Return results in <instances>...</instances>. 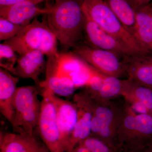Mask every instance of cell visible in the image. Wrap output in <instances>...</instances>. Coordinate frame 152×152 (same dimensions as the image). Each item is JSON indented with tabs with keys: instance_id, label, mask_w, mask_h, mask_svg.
Returning a JSON list of instances; mask_svg holds the SVG:
<instances>
[{
	"instance_id": "obj_23",
	"label": "cell",
	"mask_w": 152,
	"mask_h": 152,
	"mask_svg": "<svg viewBox=\"0 0 152 152\" xmlns=\"http://www.w3.org/2000/svg\"><path fill=\"white\" fill-rule=\"evenodd\" d=\"M80 142L88 148L90 152H116L118 149L92 136H90Z\"/></svg>"
},
{
	"instance_id": "obj_8",
	"label": "cell",
	"mask_w": 152,
	"mask_h": 152,
	"mask_svg": "<svg viewBox=\"0 0 152 152\" xmlns=\"http://www.w3.org/2000/svg\"><path fill=\"white\" fill-rule=\"evenodd\" d=\"M42 99L37 129L45 145L50 152H64L54 105L46 93L42 90Z\"/></svg>"
},
{
	"instance_id": "obj_28",
	"label": "cell",
	"mask_w": 152,
	"mask_h": 152,
	"mask_svg": "<svg viewBox=\"0 0 152 152\" xmlns=\"http://www.w3.org/2000/svg\"><path fill=\"white\" fill-rule=\"evenodd\" d=\"M150 20H151V24L152 27V4H151V7H150Z\"/></svg>"
},
{
	"instance_id": "obj_11",
	"label": "cell",
	"mask_w": 152,
	"mask_h": 152,
	"mask_svg": "<svg viewBox=\"0 0 152 152\" xmlns=\"http://www.w3.org/2000/svg\"><path fill=\"white\" fill-rule=\"evenodd\" d=\"M83 9L85 14L84 33L88 45L94 48L113 52L122 58L126 55H131L116 39L96 23L83 8Z\"/></svg>"
},
{
	"instance_id": "obj_26",
	"label": "cell",
	"mask_w": 152,
	"mask_h": 152,
	"mask_svg": "<svg viewBox=\"0 0 152 152\" xmlns=\"http://www.w3.org/2000/svg\"><path fill=\"white\" fill-rule=\"evenodd\" d=\"M71 152H90L89 150L83 145L79 142Z\"/></svg>"
},
{
	"instance_id": "obj_5",
	"label": "cell",
	"mask_w": 152,
	"mask_h": 152,
	"mask_svg": "<svg viewBox=\"0 0 152 152\" xmlns=\"http://www.w3.org/2000/svg\"><path fill=\"white\" fill-rule=\"evenodd\" d=\"M87 94L92 114L91 136L117 149L116 136L124 116V105L121 106L112 100L98 99Z\"/></svg>"
},
{
	"instance_id": "obj_27",
	"label": "cell",
	"mask_w": 152,
	"mask_h": 152,
	"mask_svg": "<svg viewBox=\"0 0 152 152\" xmlns=\"http://www.w3.org/2000/svg\"><path fill=\"white\" fill-rule=\"evenodd\" d=\"M116 152H144L141 151H135V150H132L126 149L118 148L117 149Z\"/></svg>"
},
{
	"instance_id": "obj_2",
	"label": "cell",
	"mask_w": 152,
	"mask_h": 152,
	"mask_svg": "<svg viewBox=\"0 0 152 152\" xmlns=\"http://www.w3.org/2000/svg\"><path fill=\"white\" fill-rule=\"evenodd\" d=\"M83 8L102 28L132 55H152V51L126 29L105 0H84Z\"/></svg>"
},
{
	"instance_id": "obj_1",
	"label": "cell",
	"mask_w": 152,
	"mask_h": 152,
	"mask_svg": "<svg viewBox=\"0 0 152 152\" xmlns=\"http://www.w3.org/2000/svg\"><path fill=\"white\" fill-rule=\"evenodd\" d=\"M83 0H54L47 2V19L49 27L59 42L63 52L80 43L84 32Z\"/></svg>"
},
{
	"instance_id": "obj_10",
	"label": "cell",
	"mask_w": 152,
	"mask_h": 152,
	"mask_svg": "<svg viewBox=\"0 0 152 152\" xmlns=\"http://www.w3.org/2000/svg\"><path fill=\"white\" fill-rule=\"evenodd\" d=\"M73 102L77 110L75 129L65 152H71L80 142L91 135L92 110L88 95L84 90L74 95Z\"/></svg>"
},
{
	"instance_id": "obj_16",
	"label": "cell",
	"mask_w": 152,
	"mask_h": 152,
	"mask_svg": "<svg viewBox=\"0 0 152 152\" xmlns=\"http://www.w3.org/2000/svg\"><path fill=\"white\" fill-rule=\"evenodd\" d=\"M37 5L31 2L24 1L0 7V18L15 24L26 26L38 16L48 12L47 7L41 8Z\"/></svg>"
},
{
	"instance_id": "obj_7",
	"label": "cell",
	"mask_w": 152,
	"mask_h": 152,
	"mask_svg": "<svg viewBox=\"0 0 152 152\" xmlns=\"http://www.w3.org/2000/svg\"><path fill=\"white\" fill-rule=\"evenodd\" d=\"M73 52L104 75L120 78L126 75L119 57L113 52L80 42Z\"/></svg>"
},
{
	"instance_id": "obj_19",
	"label": "cell",
	"mask_w": 152,
	"mask_h": 152,
	"mask_svg": "<svg viewBox=\"0 0 152 152\" xmlns=\"http://www.w3.org/2000/svg\"><path fill=\"white\" fill-rule=\"evenodd\" d=\"M124 27L135 37L136 9L131 0H105Z\"/></svg>"
},
{
	"instance_id": "obj_29",
	"label": "cell",
	"mask_w": 152,
	"mask_h": 152,
	"mask_svg": "<svg viewBox=\"0 0 152 152\" xmlns=\"http://www.w3.org/2000/svg\"><path fill=\"white\" fill-rule=\"evenodd\" d=\"M144 152H152V147L146 150Z\"/></svg>"
},
{
	"instance_id": "obj_4",
	"label": "cell",
	"mask_w": 152,
	"mask_h": 152,
	"mask_svg": "<svg viewBox=\"0 0 152 152\" xmlns=\"http://www.w3.org/2000/svg\"><path fill=\"white\" fill-rule=\"evenodd\" d=\"M57 41L48 25L46 14L43 15L42 21L37 17L30 24L23 28L17 35L3 43L8 45L19 55L39 50L49 57L59 53L57 48Z\"/></svg>"
},
{
	"instance_id": "obj_22",
	"label": "cell",
	"mask_w": 152,
	"mask_h": 152,
	"mask_svg": "<svg viewBox=\"0 0 152 152\" xmlns=\"http://www.w3.org/2000/svg\"><path fill=\"white\" fill-rule=\"evenodd\" d=\"M24 26L0 18V40H7L17 35Z\"/></svg>"
},
{
	"instance_id": "obj_13",
	"label": "cell",
	"mask_w": 152,
	"mask_h": 152,
	"mask_svg": "<svg viewBox=\"0 0 152 152\" xmlns=\"http://www.w3.org/2000/svg\"><path fill=\"white\" fill-rule=\"evenodd\" d=\"M121 96L136 113L152 114V89L130 79L121 80Z\"/></svg>"
},
{
	"instance_id": "obj_32",
	"label": "cell",
	"mask_w": 152,
	"mask_h": 152,
	"mask_svg": "<svg viewBox=\"0 0 152 152\" xmlns=\"http://www.w3.org/2000/svg\"></svg>"
},
{
	"instance_id": "obj_20",
	"label": "cell",
	"mask_w": 152,
	"mask_h": 152,
	"mask_svg": "<svg viewBox=\"0 0 152 152\" xmlns=\"http://www.w3.org/2000/svg\"><path fill=\"white\" fill-rule=\"evenodd\" d=\"M151 4L136 10L135 37L152 51V27L150 16Z\"/></svg>"
},
{
	"instance_id": "obj_21",
	"label": "cell",
	"mask_w": 152,
	"mask_h": 152,
	"mask_svg": "<svg viewBox=\"0 0 152 152\" xmlns=\"http://www.w3.org/2000/svg\"><path fill=\"white\" fill-rule=\"evenodd\" d=\"M18 56L16 52L8 45L0 44V66L14 75Z\"/></svg>"
},
{
	"instance_id": "obj_24",
	"label": "cell",
	"mask_w": 152,
	"mask_h": 152,
	"mask_svg": "<svg viewBox=\"0 0 152 152\" xmlns=\"http://www.w3.org/2000/svg\"><path fill=\"white\" fill-rule=\"evenodd\" d=\"M50 1L51 0H0V7L11 5L20 2H31L38 4L39 3L42 2L46 1V2H48Z\"/></svg>"
},
{
	"instance_id": "obj_15",
	"label": "cell",
	"mask_w": 152,
	"mask_h": 152,
	"mask_svg": "<svg viewBox=\"0 0 152 152\" xmlns=\"http://www.w3.org/2000/svg\"><path fill=\"white\" fill-rule=\"evenodd\" d=\"M121 61L128 78L152 89V55H128Z\"/></svg>"
},
{
	"instance_id": "obj_31",
	"label": "cell",
	"mask_w": 152,
	"mask_h": 152,
	"mask_svg": "<svg viewBox=\"0 0 152 152\" xmlns=\"http://www.w3.org/2000/svg\"><path fill=\"white\" fill-rule=\"evenodd\" d=\"M83 1H84V0H83Z\"/></svg>"
},
{
	"instance_id": "obj_9",
	"label": "cell",
	"mask_w": 152,
	"mask_h": 152,
	"mask_svg": "<svg viewBox=\"0 0 152 152\" xmlns=\"http://www.w3.org/2000/svg\"><path fill=\"white\" fill-rule=\"evenodd\" d=\"M42 90L46 93L54 105L63 151L65 152L77 122V107L73 101L70 102L63 99L46 90Z\"/></svg>"
},
{
	"instance_id": "obj_14",
	"label": "cell",
	"mask_w": 152,
	"mask_h": 152,
	"mask_svg": "<svg viewBox=\"0 0 152 152\" xmlns=\"http://www.w3.org/2000/svg\"><path fill=\"white\" fill-rule=\"evenodd\" d=\"M45 56L43 52L39 50L31 51L19 55L14 75L19 78L31 79L35 85L40 87L41 82L39 76L46 71Z\"/></svg>"
},
{
	"instance_id": "obj_6",
	"label": "cell",
	"mask_w": 152,
	"mask_h": 152,
	"mask_svg": "<svg viewBox=\"0 0 152 152\" xmlns=\"http://www.w3.org/2000/svg\"><path fill=\"white\" fill-rule=\"evenodd\" d=\"M41 87L36 85L18 87L15 101V115L12 126L14 132L34 136L40 115L42 101L38 96Z\"/></svg>"
},
{
	"instance_id": "obj_30",
	"label": "cell",
	"mask_w": 152,
	"mask_h": 152,
	"mask_svg": "<svg viewBox=\"0 0 152 152\" xmlns=\"http://www.w3.org/2000/svg\"><path fill=\"white\" fill-rule=\"evenodd\" d=\"M45 152H50L48 150V149H47V148L46 150H45Z\"/></svg>"
},
{
	"instance_id": "obj_12",
	"label": "cell",
	"mask_w": 152,
	"mask_h": 152,
	"mask_svg": "<svg viewBox=\"0 0 152 152\" xmlns=\"http://www.w3.org/2000/svg\"><path fill=\"white\" fill-rule=\"evenodd\" d=\"M84 90L92 96L105 100L121 96V80L104 75L91 67L89 79Z\"/></svg>"
},
{
	"instance_id": "obj_17",
	"label": "cell",
	"mask_w": 152,
	"mask_h": 152,
	"mask_svg": "<svg viewBox=\"0 0 152 152\" xmlns=\"http://www.w3.org/2000/svg\"><path fill=\"white\" fill-rule=\"evenodd\" d=\"M19 81V77L0 68V111L11 124L15 115L14 101Z\"/></svg>"
},
{
	"instance_id": "obj_3",
	"label": "cell",
	"mask_w": 152,
	"mask_h": 152,
	"mask_svg": "<svg viewBox=\"0 0 152 152\" xmlns=\"http://www.w3.org/2000/svg\"><path fill=\"white\" fill-rule=\"evenodd\" d=\"M124 111L116 148L145 152L152 147V114L137 113L126 102Z\"/></svg>"
},
{
	"instance_id": "obj_18",
	"label": "cell",
	"mask_w": 152,
	"mask_h": 152,
	"mask_svg": "<svg viewBox=\"0 0 152 152\" xmlns=\"http://www.w3.org/2000/svg\"><path fill=\"white\" fill-rule=\"evenodd\" d=\"M46 149L34 136L1 132L0 152H45Z\"/></svg>"
},
{
	"instance_id": "obj_25",
	"label": "cell",
	"mask_w": 152,
	"mask_h": 152,
	"mask_svg": "<svg viewBox=\"0 0 152 152\" xmlns=\"http://www.w3.org/2000/svg\"><path fill=\"white\" fill-rule=\"evenodd\" d=\"M136 10L143 6L147 5L152 1V0H131Z\"/></svg>"
}]
</instances>
